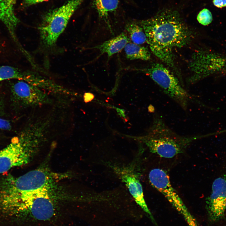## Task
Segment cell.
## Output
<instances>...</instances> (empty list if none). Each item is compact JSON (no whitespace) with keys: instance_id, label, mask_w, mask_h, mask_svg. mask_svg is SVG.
<instances>
[{"instance_id":"1","label":"cell","mask_w":226,"mask_h":226,"mask_svg":"<svg viewBox=\"0 0 226 226\" xmlns=\"http://www.w3.org/2000/svg\"><path fill=\"white\" fill-rule=\"evenodd\" d=\"M143 29L146 42L153 54L175 71L173 51L187 45L191 31L179 12L171 9L159 11L153 17L138 23Z\"/></svg>"},{"instance_id":"2","label":"cell","mask_w":226,"mask_h":226,"mask_svg":"<svg viewBox=\"0 0 226 226\" xmlns=\"http://www.w3.org/2000/svg\"><path fill=\"white\" fill-rule=\"evenodd\" d=\"M204 136L180 135L169 128L161 117L155 116L147 134L141 140L151 152L171 158L184 153L193 141Z\"/></svg>"},{"instance_id":"3","label":"cell","mask_w":226,"mask_h":226,"mask_svg":"<svg viewBox=\"0 0 226 226\" xmlns=\"http://www.w3.org/2000/svg\"><path fill=\"white\" fill-rule=\"evenodd\" d=\"M45 189L19 197L12 201L7 208L10 217H28L45 221L52 218L56 213L54 201Z\"/></svg>"},{"instance_id":"4","label":"cell","mask_w":226,"mask_h":226,"mask_svg":"<svg viewBox=\"0 0 226 226\" xmlns=\"http://www.w3.org/2000/svg\"><path fill=\"white\" fill-rule=\"evenodd\" d=\"M84 0H69L46 14L38 28L41 41L45 46L51 47L55 45L70 18Z\"/></svg>"},{"instance_id":"5","label":"cell","mask_w":226,"mask_h":226,"mask_svg":"<svg viewBox=\"0 0 226 226\" xmlns=\"http://www.w3.org/2000/svg\"><path fill=\"white\" fill-rule=\"evenodd\" d=\"M146 72L164 93L183 109H186L190 102L200 103L185 89L178 78L163 64L153 63L146 70Z\"/></svg>"},{"instance_id":"6","label":"cell","mask_w":226,"mask_h":226,"mask_svg":"<svg viewBox=\"0 0 226 226\" xmlns=\"http://www.w3.org/2000/svg\"><path fill=\"white\" fill-rule=\"evenodd\" d=\"M226 64V56L201 49L194 53L189 64L192 75L188 79L193 84L209 76L219 75Z\"/></svg>"},{"instance_id":"7","label":"cell","mask_w":226,"mask_h":226,"mask_svg":"<svg viewBox=\"0 0 226 226\" xmlns=\"http://www.w3.org/2000/svg\"><path fill=\"white\" fill-rule=\"evenodd\" d=\"M31 143L24 133L13 138L9 144L0 150V173L26 163Z\"/></svg>"},{"instance_id":"8","label":"cell","mask_w":226,"mask_h":226,"mask_svg":"<svg viewBox=\"0 0 226 226\" xmlns=\"http://www.w3.org/2000/svg\"><path fill=\"white\" fill-rule=\"evenodd\" d=\"M211 194L206 200L208 218L213 223L221 221L226 215V179L217 178L212 185Z\"/></svg>"},{"instance_id":"9","label":"cell","mask_w":226,"mask_h":226,"mask_svg":"<svg viewBox=\"0 0 226 226\" xmlns=\"http://www.w3.org/2000/svg\"><path fill=\"white\" fill-rule=\"evenodd\" d=\"M12 91L15 100L24 106L41 105L51 101L44 90L23 80L14 83Z\"/></svg>"},{"instance_id":"10","label":"cell","mask_w":226,"mask_h":226,"mask_svg":"<svg viewBox=\"0 0 226 226\" xmlns=\"http://www.w3.org/2000/svg\"><path fill=\"white\" fill-rule=\"evenodd\" d=\"M149 179L151 185L178 209L184 210L185 207L178 193L171 185L167 172L159 168L151 170Z\"/></svg>"},{"instance_id":"11","label":"cell","mask_w":226,"mask_h":226,"mask_svg":"<svg viewBox=\"0 0 226 226\" xmlns=\"http://www.w3.org/2000/svg\"><path fill=\"white\" fill-rule=\"evenodd\" d=\"M17 0H0V20L7 27L13 39L22 51L24 48L20 45L15 30L19 20L15 13L14 8Z\"/></svg>"},{"instance_id":"12","label":"cell","mask_w":226,"mask_h":226,"mask_svg":"<svg viewBox=\"0 0 226 226\" xmlns=\"http://www.w3.org/2000/svg\"><path fill=\"white\" fill-rule=\"evenodd\" d=\"M116 171L126 183L136 202L144 211L150 214L144 199L142 186L136 175L125 169H119Z\"/></svg>"},{"instance_id":"13","label":"cell","mask_w":226,"mask_h":226,"mask_svg":"<svg viewBox=\"0 0 226 226\" xmlns=\"http://www.w3.org/2000/svg\"><path fill=\"white\" fill-rule=\"evenodd\" d=\"M129 40L126 34L123 32L117 36L90 48L98 50L100 51V56L106 54L108 58H109L124 48Z\"/></svg>"},{"instance_id":"14","label":"cell","mask_w":226,"mask_h":226,"mask_svg":"<svg viewBox=\"0 0 226 226\" xmlns=\"http://www.w3.org/2000/svg\"><path fill=\"white\" fill-rule=\"evenodd\" d=\"M124 49L128 59L148 61L150 59L151 54L148 48L140 45L128 42Z\"/></svg>"},{"instance_id":"15","label":"cell","mask_w":226,"mask_h":226,"mask_svg":"<svg viewBox=\"0 0 226 226\" xmlns=\"http://www.w3.org/2000/svg\"><path fill=\"white\" fill-rule=\"evenodd\" d=\"M125 28L133 43L141 45L146 42L147 38L144 31L138 23H128Z\"/></svg>"},{"instance_id":"16","label":"cell","mask_w":226,"mask_h":226,"mask_svg":"<svg viewBox=\"0 0 226 226\" xmlns=\"http://www.w3.org/2000/svg\"><path fill=\"white\" fill-rule=\"evenodd\" d=\"M99 17L106 19L117 8L119 0H93Z\"/></svg>"},{"instance_id":"17","label":"cell","mask_w":226,"mask_h":226,"mask_svg":"<svg viewBox=\"0 0 226 226\" xmlns=\"http://www.w3.org/2000/svg\"><path fill=\"white\" fill-rule=\"evenodd\" d=\"M25 72L9 66H0V82L11 79L24 81Z\"/></svg>"},{"instance_id":"18","label":"cell","mask_w":226,"mask_h":226,"mask_svg":"<svg viewBox=\"0 0 226 226\" xmlns=\"http://www.w3.org/2000/svg\"><path fill=\"white\" fill-rule=\"evenodd\" d=\"M197 19L198 22L203 25H207L212 21L213 17L212 13L207 9L204 8L201 10L197 16Z\"/></svg>"},{"instance_id":"19","label":"cell","mask_w":226,"mask_h":226,"mask_svg":"<svg viewBox=\"0 0 226 226\" xmlns=\"http://www.w3.org/2000/svg\"><path fill=\"white\" fill-rule=\"evenodd\" d=\"M11 128L10 122L7 120L0 118V129L9 130Z\"/></svg>"},{"instance_id":"20","label":"cell","mask_w":226,"mask_h":226,"mask_svg":"<svg viewBox=\"0 0 226 226\" xmlns=\"http://www.w3.org/2000/svg\"><path fill=\"white\" fill-rule=\"evenodd\" d=\"M214 5L218 8L226 6V0H213Z\"/></svg>"},{"instance_id":"21","label":"cell","mask_w":226,"mask_h":226,"mask_svg":"<svg viewBox=\"0 0 226 226\" xmlns=\"http://www.w3.org/2000/svg\"><path fill=\"white\" fill-rule=\"evenodd\" d=\"M47 0H24L23 4L25 6H29L41 3Z\"/></svg>"},{"instance_id":"22","label":"cell","mask_w":226,"mask_h":226,"mask_svg":"<svg viewBox=\"0 0 226 226\" xmlns=\"http://www.w3.org/2000/svg\"><path fill=\"white\" fill-rule=\"evenodd\" d=\"M84 98L85 102L87 103L93 100L94 98V96L91 93H87L85 94Z\"/></svg>"},{"instance_id":"23","label":"cell","mask_w":226,"mask_h":226,"mask_svg":"<svg viewBox=\"0 0 226 226\" xmlns=\"http://www.w3.org/2000/svg\"><path fill=\"white\" fill-rule=\"evenodd\" d=\"M220 75H226V64L221 72Z\"/></svg>"},{"instance_id":"24","label":"cell","mask_w":226,"mask_h":226,"mask_svg":"<svg viewBox=\"0 0 226 226\" xmlns=\"http://www.w3.org/2000/svg\"><path fill=\"white\" fill-rule=\"evenodd\" d=\"M225 221V223H224V224L223 226H226V221Z\"/></svg>"}]
</instances>
